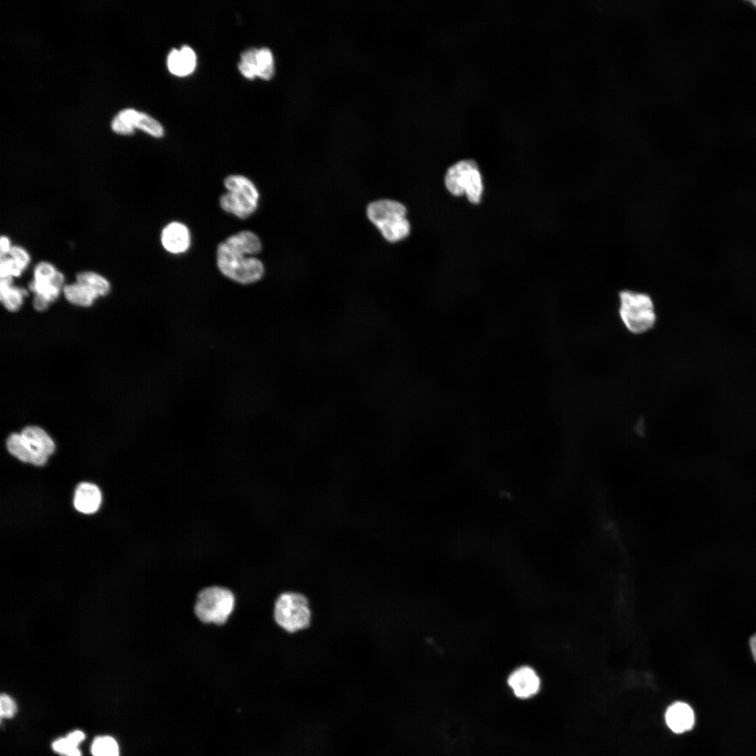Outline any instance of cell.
<instances>
[{
    "mask_svg": "<svg viewBox=\"0 0 756 756\" xmlns=\"http://www.w3.org/2000/svg\"><path fill=\"white\" fill-rule=\"evenodd\" d=\"M258 49L251 48L241 55L238 68L241 74L246 78L253 79L257 76L256 58Z\"/></svg>",
    "mask_w": 756,
    "mask_h": 756,
    "instance_id": "23",
    "label": "cell"
},
{
    "mask_svg": "<svg viewBox=\"0 0 756 756\" xmlns=\"http://www.w3.org/2000/svg\"><path fill=\"white\" fill-rule=\"evenodd\" d=\"M65 281L64 273L52 262L41 260L33 267L32 279L28 284V290L34 295L40 296L51 303L62 293Z\"/></svg>",
    "mask_w": 756,
    "mask_h": 756,
    "instance_id": "8",
    "label": "cell"
},
{
    "mask_svg": "<svg viewBox=\"0 0 756 756\" xmlns=\"http://www.w3.org/2000/svg\"><path fill=\"white\" fill-rule=\"evenodd\" d=\"M75 280L87 286L98 298L106 296L111 290L109 280L102 274L92 270H83L76 274Z\"/></svg>",
    "mask_w": 756,
    "mask_h": 756,
    "instance_id": "18",
    "label": "cell"
},
{
    "mask_svg": "<svg viewBox=\"0 0 756 756\" xmlns=\"http://www.w3.org/2000/svg\"><path fill=\"white\" fill-rule=\"evenodd\" d=\"M8 256L10 258L14 264L24 273L31 263V256L29 251L24 246L13 244Z\"/></svg>",
    "mask_w": 756,
    "mask_h": 756,
    "instance_id": "24",
    "label": "cell"
},
{
    "mask_svg": "<svg viewBox=\"0 0 756 756\" xmlns=\"http://www.w3.org/2000/svg\"><path fill=\"white\" fill-rule=\"evenodd\" d=\"M8 451L22 462L44 465L55 450L51 438L41 428L28 426L20 433H13L7 439Z\"/></svg>",
    "mask_w": 756,
    "mask_h": 756,
    "instance_id": "3",
    "label": "cell"
},
{
    "mask_svg": "<svg viewBox=\"0 0 756 756\" xmlns=\"http://www.w3.org/2000/svg\"><path fill=\"white\" fill-rule=\"evenodd\" d=\"M167 62L168 69L172 74L186 76L195 69L196 54L190 47L183 46L180 49L172 50L168 55Z\"/></svg>",
    "mask_w": 756,
    "mask_h": 756,
    "instance_id": "13",
    "label": "cell"
},
{
    "mask_svg": "<svg viewBox=\"0 0 756 756\" xmlns=\"http://www.w3.org/2000/svg\"><path fill=\"white\" fill-rule=\"evenodd\" d=\"M13 244L8 235L3 234L0 239V256L8 255Z\"/></svg>",
    "mask_w": 756,
    "mask_h": 756,
    "instance_id": "26",
    "label": "cell"
},
{
    "mask_svg": "<svg viewBox=\"0 0 756 756\" xmlns=\"http://www.w3.org/2000/svg\"><path fill=\"white\" fill-rule=\"evenodd\" d=\"M93 756H119V748L115 740L109 736L96 737L91 746Z\"/></svg>",
    "mask_w": 756,
    "mask_h": 756,
    "instance_id": "22",
    "label": "cell"
},
{
    "mask_svg": "<svg viewBox=\"0 0 756 756\" xmlns=\"http://www.w3.org/2000/svg\"><path fill=\"white\" fill-rule=\"evenodd\" d=\"M476 162L472 160H463L451 165L444 177V183L447 190L454 195L459 196L464 193V184L467 176Z\"/></svg>",
    "mask_w": 756,
    "mask_h": 756,
    "instance_id": "15",
    "label": "cell"
},
{
    "mask_svg": "<svg viewBox=\"0 0 756 756\" xmlns=\"http://www.w3.org/2000/svg\"><path fill=\"white\" fill-rule=\"evenodd\" d=\"M11 278L1 279L0 300L3 306L9 312H14L21 308L29 290L16 286Z\"/></svg>",
    "mask_w": 756,
    "mask_h": 756,
    "instance_id": "16",
    "label": "cell"
},
{
    "mask_svg": "<svg viewBox=\"0 0 756 756\" xmlns=\"http://www.w3.org/2000/svg\"><path fill=\"white\" fill-rule=\"evenodd\" d=\"M115 119L118 127L127 135L134 134L135 127L155 138L164 135V129L158 121L135 109H123L115 115Z\"/></svg>",
    "mask_w": 756,
    "mask_h": 756,
    "instance_id": "9",
    "label": "cell"
},
{
    "mask_svg": "<svg viewBox=\"0 0 756 756\" xmlns=\"http://www.w3.org/2000/svg\"><path fill=\"white\" fill-rule=\"evenodd\" d=\"M101 500V492L96 485L83 482L76 487L74 503L79 512L85 514L94 513L99 507Z\"/></svg>",
    "mask_w": 756,
    "mask_h": 756,
    "instance_id": "14",
    "label": "cell"
},
{
    "mask_svg": "<svg viewBox=\"0 0 756 756\" xmlns=\"http://www.w3.org/2000/svg\"><path fill=\"white\" fill-rule=\"evenodd\" d=\"M84 738L85 734L83 732L75 730L65 737L55 740L52 744V748L56 752L63 756H81L78 746Z\"/></svg>",
    "mask_w": 756,
    "mask_h": 756,
    "instance_id": "19",
    "label": "cell"
},
{
    "mask_svg": "<svg viewBox=\"0 0 756 756\" xmlns=\"http://www.w3.org/2000/svg\"><path fill=\"white\" fill-rule=\"evenodd\" d=\"M62 294L68 302L80 307L92 306L98 298L87 286L76 280L71 283H66Z\"/></svg>",
    "mask_w": 756,
    "mask_h": 756,
    "instance_id": "17",
    "label": "cell"
},
{
    "mask_svg": "<svg viewBox=\"0 0 756 756\" xmlns=\"http://www.w3.org/2000/svg\"><path fill=\"white\" fill-rule=\"evenodd\" d=\"M17 711L15 701L8 694H1L0 697V715L1 718H10Z\"/></svg>",
    "mask_w": 756,
    "mask_h": 756,
    "instance_id": "25",
    "label": "cell"
},
{
    "mask_svg": "<svg viewBox=\"0 0 756 756\" xmlns=\"http://www.w3.org/2000/svg\"><path fill=\"white\" fill-rule=\"evenodd\" d=\"M618 312L626 328L636 335L651 330L657 320L653 301L645 293L630 290L621 291Z\"/></svg>",
    "mask_w": 756,
    "mask_h": 756,
    "instance_id": "4",
    "label": "cell"
},
{
    "mask_svg": "<svg viewBox=\"0 0 756 756\" xmlns=\"http://www.w3.org/2000/svg\"><path fill=\"white\" fill-rule=\"evenodd\" d=\"M751 2H752V3L753 4H754V6H756V0H755V1H752Z\"/></svg>",
    "mask_w": 756,
    "mask_h": 756,
    "instance_id": "29",
    "label": "cell"
},
{
    "mask_svg": "<svg viewBox=\"0 0 756 756\" xmlns=\"http://www.w3.org/2000/svg\"><path fill=\"white\" fill-rule=\"evenodd\" d=\"M32 302L34 308L38 312L45 311L50 304L48 300L37 295H34Z\"/></svg>",
    "mask_w": 756,
    "mask_h": 756,
    "instance_id": "27",
    "label": "cell"
},
{
    "mask_svg": "<svg viewBox=\"0 0 756 756\" xmlns=\"http://www.w3.org/2000/svg\"><path fill=\"white\" fill-rule=\"evenodd\" d=\"M483 190L482 176L477 165L469 172L464 184V193L472 204L480 202Z\"/></svg>",
    "mask_w": 756,
    "mask_h": 756,
    "instance_id": "20",
    "label": "cell"
},
{
    "mask_svg": "<svg viewBox=\"0 0 756 756\" xmlns=\"http://www.w3.org/2000/svg\"><path fill=\"white\" fill-rule=\"evenodd\" d=\"M257 76L264 80L270 79L274 73V57L267 48L258 49L256 58Z\"/></svg>",
    "mask_w": 756,
    "mask_h": 756,
    "instance_id": "21",
    "label": "cell"
},
{
    "mask_svg": "<svg viewBox=\"0 0 756 756\" xmlns=\"http://www.w3.org/2000/svg\"><path fill=\"white\" fill-rule=\"evenodd\" d=\"M405 206L394 200H379L367 208L369 220L380 230L388 241L405 238L410 233V223L406 218Z\"/></svg>",
    "mask_w": 756,
    "mask_h": 756,
    "instance_id": "7",
    "label": "cell"
},
{
    "mask_svg": "<svg viewBox=\"0 0 756 756\" xmlns=\"http://www.w3.org/2000/svg\"><path fill=\"white\" fill-rule=\"evenodd\" d=\"M507 684L513 695L523 701L536 696L541 687L540 677L528 666H522L514 670L508 676Z\"/></svg>",
    "mask_w": 756,
    "mask_h": 756,
    "instance_id": "10",
    "label": "cell"
},
{
    "mask_svg": "<svg viewBox=\"0 0 756 756\" xmlns=\"http://www.w3.org/2000/svg\"><path fill=\"white\" fill-rule=\"evenodd\" d=\"M223 183L227 192L219 199L223 211L244 219L257 210L260 195L251 180L243 175L232 174L224 179Z\"/></svg>",
    "mask_w": 756,
    "mask_h": 756,
    "instance_id": "5",
    "label": "cell"
},
{
    "mask_svg": "<svg viewBox=\"0 0 756 756\" xmlns=\"http://www.w3.org/2000/svg\"><path fill=\"white\" fill-rule=\"evenodd\" d=\"M259 237L252 231L242 230L220 242L216 251V264L227 279L241 284H251L265 274L262 262L255 255L262 250Z\"/></svg>",
    "mask_w": 756,
    "mask_h": 756,
    "instance_id": "1",
    "label": "cell"
},
{
    "mask_svg": "<svg viewBox=\"0 0 756 756\" xmlns=\"http://www.w3.org/2000/svg\"><path fill=\"white\" fill-rule=\"evenodd\" d=\"M160 242L163 248L172 254L187 251L191 244L189 228L183 223L172 221L167 223L160 233Z\"/></svg>",
    "mask_w": 756,
    "mask_h": 756,
    "instance_id": "11",
    "label": "cell"
},
{
    "mask_svg": "<svg viewBox=\"0 0 756 756\" xmlns=\"http://www.w3.org/2000/svg\"><path fill=\"white\" fill-rule=\"evenodd\" d=\"M750 648L756 662V634H755L750 639Z\"/></svg>",
    "mask_w": 756,
    "mask_h": 756,
    "instance_id": "28",
    "label": "cell"
},
{
    "mask_svg": "<svg viewBox=\"0 0 756 756\" xmlns=\"http://www.w3.org/2000/svg\"><path fill=\"white\" fill-rule=\"evenodd\" d=\"M273 617L276 625L288 634H296L309 628L313 612L308 597L297 591H285L276 598Z\"/></svg>",
    "mask_w": 756,
    "mask_h": 756,
    "instance_id": "2",
    "label": "cell"
},
{
    "mask_svg": "<svg viewBox=\"0 0 756 756\" xmlns=\"http://www.w3.org/2000/svg\"><path fill=\"white\" fill-rule=\"evenodd\" d=\"M234 607L235 596L230 589L211 585L197 593L193 611L202 623L218 626L227 622Z\"/></svg>",
    "mask_w": 756,
    "mask_h": 756,
    "instance_id": "6",
    "label": "cell"
},
{
    "mask_svg": "<svg viewBox=\"0 0 756 756\" xmlns=\"http://www.w3.org/2000/svg\"><path fill=\"white\" fill-rule=\"evenodd\" d=\"M664 720L668 728L675 734L690 731L695 724V715L692 707L682 701L671 704L665 711Z\"/></svg>",
    "mask_w": 756,
    "mask_h": 756,
    "instance_id": "12",
    "label": "cell"
}]
</instances>
